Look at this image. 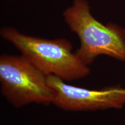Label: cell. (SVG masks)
<instances>
[{"label":"cell","mask_w":125,"mask_h":125,"mask_svg":"<svg viewBox=\"0 0 125 125\" xmlns=\"http://www.w3.org/2000/svg\"><path fill=\"white\" fill-rule=\"evenodd\" d=\"M0 35L46 75L71 81L82 79L90 74L89 67L73 52V45L66 39L49 40L25 35L9 27L2 28Z\"/></svg>","instance_id":"cell-1"},{"label":"cell","mask_w":125,"mask_h":125,"mask_svg":"<svg viewBox=\"0 0 125 125\" xmlns=\"http://www.w3.org/2000/svg\"><path fill=\"white\" fill-rule=\"evenodd\" d=\"M63 16L71 30L79 37L80 46L75 53L85 65L89 66L100 55L125 62V29L98 21L92 15L87 0H74Z\"/></svg>","instance_id":"cell-2"},{"label":"cell","mask_w":125,"mask_h":125,"mask_svg":"<svg viewBox=\"0 0 125 125\" xmlns=\"http://www.w3.org/2000/svg\"><path fill=\"white\" fill-rule=\"evenodd\" d=\"M48 76L22 54L0 56L1 93L16 108L32 103L52 104Z\"/></svg>","instance_id":"cell-3"},{"label":"cell","mask_w":125,"mask_h":125,"mask_svg":"<svg viewBox=\"0 0 125 125\" xmlns=\"http://www.w3.org/2000/svg\"><path fill=\"white\" fill-rule=\"evenodd\" d=\"M56 106L68 111H88L122 108L125 105V89L112 87L88 89L67 84L54 75L48 76Z\"/></svg>","instance_id":"cell-4"}]
</instances>
